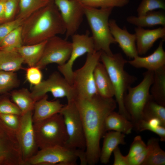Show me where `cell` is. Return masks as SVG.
I'll list each match as a JSON object with an SVG mask.
<instances>
[{"label":"cell","instance_id":"cell-1","mask_svg":"<svg viewBox=\"0 0 165 165\" xmlns=\"http://www.w3.org/2000/svg\"><path fill=\"white\" fill-rule=\"evenodd\" d=\"M75 102L83 124L87 164L95 165L99 160L101 139L106 133V118L116 108V101L112 98H105L97 94L89 98L77 99Z\"/></svg>","mask_w":165,"mask_h":165},{"label":"cell","instance_id":"cell-2","mask_svg":"<svg viewBox=\"0 0 165 165\" xmlns=\"http://www.w3.org/2000/svg\"><path fill=\"white\" fill-rule=\"evenodd\" d=\"M21 28L23 45L45 41L58 35L65 34L66 31L53 0L26 18Z\"/></svg>","mask_w":165,"mask_h":165},{"label":"cell","instance_id":"cell-3","mask_svg":"<svg viewBox=\"0 0 165 165\" xmlns=\"http://www.w3.org/2000/svg\"><path fill=\"white\" fill-rule=\"evenodd\" d=\"M100 61L105 67L113 85L118 113L130 121V116L124 105V97L128 88L137 79V77L125 71L124 67L127 61L120 53L110 56L101 51Z\"/></svg>","mask_w":165,"mask_h":165},{"label":"cell","instance_id":"cell-4","mask_svg":"<svg viewBox=\"0 0 165 165\" xmlns=\"http://www.w3.org/2000/svg\"><path fill=\"white\" fill-rule=\"evenodd\" d=\"M83 8L84 16L91 30L95 50L112 55L110 45L116 43L111 33L108 19L113 8L98 9L85 6Z\"/></svg>","mask_w":165,"mask_h":165},{"label":"cell","instance_id":"cell-5","mask_svg":"<svg viewBox=\"0 0 165 165\" xmlns=\"http://www.w3.org/2000/svg\"><path fill=\"white\" fill-rule=\"evenodd\" d=\"M35 140L39 149L65 146L68 135L63 117L60 113L33 123Z\"/></svg>","mask_w":165,"mask_h":165},{"label":"cell","instance_id":"cell-6","mask_svg":"<svg viewBox=\"0 0 165 165\" xmlns=\"http://www.w3.org/2000/svg\"><path fill=\"white\" fill-rule=\"evenodd\" d=\"M101 53V51L95 50L87 53L84 65L73 71L72 85L75 100L89 98L97 94L94 72L96 65L100 61Z\"/></svg>","mask_w":165,"mask_h":165},{"label":"cell","instance_id":"cell-7","mask_svg":"<svg viewBox=\"0 0 165 165\" xmlns=\"http://www.w3.org/2000/svg\"><path fill=\"white\" fill-rule=\"evenodd\" d=\"M143 76L141 82L135 87H130L124 97V105L133 126L142 119L143 109L151 97L150 89L153 80L154 72L147 71Z\"/></svg>","mask_w":165,"mask_h":165},{"label":"cell","instance_id":"cell-8","mask_svg":"<svg viewBox=\"0 0 165 165\" xmlns=\"http://www.w3.org/2000/svg\"><path fill=\"white\" fill-rule=\"evenodd\" d=\"M62 116L68 135L65 146L85 150L86 140L82 123L75 101H68L59 112Z\"/></svg>","mask_w":165,"mask_h":165},{"label":"cell","instance_id":"cell-9","mask_svg":"<svg viewBox=\"0 0 165 165\" xmlns=\"http://www.w3.org/2000/svg\"><path fill=\"white\" fill-rule=\"evenodd\" d=\"M80 149L57 146L40 149L25 165H75Z\"/></svg>","mask_w":165,"mask_h":165},{"label":"cell","instance_id":"cell-10","mask_svg":"<svg viewBox=\"0 0 165 165\" xmlns=\"http://www.w3.org/2000/svg\"><path fill=\"white\" fill-rule=\"evenodd\" d=\"M49 92L56 98L66 97L68 101L75 100L72 85L56 72L52 73L46 80L34 86L31 92L35 102Z\"/></svg>","mask_w":165,"mask_h":165},{"label":"cell","instance_id":"cell-11","mask_svg":"<svg viewBox=\"0 0 165 165\" xmlns=\"http://www.w3.org/2000/svg\"><path fill=\"white\" fill-rule=\"evenodd\" d=\"M24 165L16 133L0 118V164Z\"/></svg>","mask_w":165,"mask_h":165},{"label":"cell","instance_id":"cell-12","mask_svg":"<svg viewBox=\"0 0 165 165\" xmlns=\"http://www.w3.org/2000/svg\"><path fill=\"white\" fill-rule=\"evenodd\" d=\"M72 50L71 42L57 35L47 40L42 57L37 64L40 69L52 63L61 65L69 59Z\"/></svg>","mask_w":165,"mask_h":165},{"label":"cell","instance_id":"cell-13","mask_svg":"<svg viewBox=\"0 0 165 165\" xmlns=\"http://www.w3.org/2000/svg\"><path fill=\"white\" fill-rule=\"evenodd\" d=\"M33 114V111H30L22 114L19 127L16 133L24 165L39 150L35 135Z\"/></svg>","mask_w":165,"mask_h":165},{"label":"cell","instance_id":"cell-14","mask_svg":"<svg viewBox=\"0 0 165 165\" xmlns=\"http://www.w3.org/2000/svg\"><path fill=\"white\" fill-rule=\"evenodd\" d=\"M72 50L70 57L64 64L58 65V69L63 76L72 85V68L76 59L85 54L95 51L94 41L87 32L85 34H75L72 36Z\"/></svg>","mask_w":165,"mask_h":165},{"label":"cell","instance_id":"cell-15","mask_svg":"<svg viewBox=\"0 0 165 165\" xmlns=\"http://www.w3.org/2000/svg\"><path fill=\"white\" fill-rule=\"evenodd\" d=\"M64 24L65 38L76 33L82 21L83 6L78 0H53Z\"/></svg>","mask_w":165,"mask_h":165},{"label":"cell","instance_id":"cell-16","mask_svg":"<svg viewBox=\"0 0 165 165\" xmlns=\"http://www.w3.org/2000/svg\"><path fill=\"white\" fill-rule=\"evenodd\" d=\"M109 24L112 36L126 56L132 59L138 56L135 34L130 33L125 26L119 27L114 19L109 20Z\"/></svg>","mask_w":165,"mask_h":165},{"label":"cell","instance_id":"cell-17","mask_svg":"<svg viewBox=\"0 0 165 165\" xmlns=\"http://www.w3.org/2000/svg\"><path fill=\"white\" fill-rule=\"evenodd\" d=\"M136 46L138 54H145L160 38L165 40V27L153 29H145L137 27L135 29Z\"/></svg>","mask_w":165,"mask_h":165},{"label":"cell","instance_id":"cell-18","mask_svg":"<svg viewBox=\"0 0 165 165\" xmlns=\"http://www.w3.org/2000/svg\"><path fill=\"white\" fill-rule=\"evenodd\" d=\"M165 40H161L158 46L151 55L145 57L138 56L127 63L136 68H145L154 72L165 65V52L163 45Z\"/></svg>","mask_w":165,"mask_h":165},{"label":"cell","instance_id":"cell-19","mask_svg":"<svg viewBox=\"0 0 165 165\" xmlns=\"http://www.w3.org/2000/svg\"><path fill=\"white\" fill-rule=\"evenodd\" d=\"M48 98L46 94L35 102L32 115L33 123L59 113L64 106L58 100L49 101Z\"/></svg>","mask_w":165,"mask_h":165},{"label":"cell","instance_id":"cell-20","mask_svg":"<svg viewBox=\"0 0 165 165\" xmlns=\"http://www.w3.org/2000/svg\"><path fill=\"white\" fill-rule=\"evenodd\" d=\"M94 76L97 94L105 98H112L115 95L113 86L106 69L102 63L99 62L96 65Z\"/></svg>","mask_w":165,"mask_h":165},{"label":"cell","instance_id":"cell-21","mask_svg":"<svg viewBox=\"0 0 165 165\" xmlns=\"http://www.w3.org/2000/svg\"><path fill=\"white\" fill-rule=\"evenodd\" d=\"M124 134L115 131L105 133L103 136V144L99 156V160L101 163H107L115 149L119 145L125 144Z\"/></svg>","mask_w":165,"mask_h":165},{"label":"cell","instance_id":"cell-22","mask_svg":"<svg viewBox=\"0 0 165 165\" xmlns=\"http://www.w3.org/2000/svg\"><path fill=\"white\" fill-rule=\"evenodd\" d=\"M127 21L137 27H152L157 25L165 27V13L164 10L152 11L144 15L128 17Z\"/></svg>","mask_w":165,"mask_h":165},{"label":"cell","instance_id":"cell-23","mask_svg":"<svg viewBox=\"0 0 165 165\" xmlns=\"http://www.w3.org/2000/svg\"><path fill=\"white\" fill-rule=\"evenodd\" d=\"M134 126L131 122L118 112L114 111L107 117L105 123V130H114L124 134H130Z\"/></svg>","mask_w":165,"mask_h":165},{"label":"cell","instance_id":"cell-24","mask_svg":"<svg viewBox=\"0 0 165 165\" xmlns=\"http://www.w3.org/2000/svg\"><path fill=\"white\" fill-rule=\"evenodd\" d=\"M47 41L39 43L23 45L17 50L22 57L24 63L29 67L35 66L41 59Z\"/></svg>","mask_w":165,"mask_h":165},{"label":"cell","instance_id":"cell-25","mask_svg":"<svg viewBox=\"0 0 165 165\" xmlns=\"http://www.w3.org/2000/svg\"><path fill=\"white\" fill-rule=\"evenodd\" d=\"M150 90L152 98L165 107V65L154 72L153 80Z\"/></svg>","mask_w":165,"mask_h":165},{"label":"cell","instance_id":"cell-26","mask_svg":"<svg viewBox=\"0 0 165 165\" xmlns=\"http://www.w3.org/2000/svg\"><path fill=\"white\" fill-rule=\"evenodd\" d=\"M146 156L141 165H164L165 152L160 148L159 140L152 138L147 145Z\"/></svg>","mask_w":165,"mask_h":165},{"label":"cell","instance_id":"cell-27","mask_svg":"<svg viewBox=\"0 0 165 165\" xmlns=\"http://www.w3.org/2000/svg\"><path fill=\"white\" fill-rule=\"evenodd\" d=\"M23 60L17 50H0V71L15 72L20 69Z\"/></svg>","mask_w":165,"mask_h":165},{"label":"cell","instance_id":"cell-28","mask_svg":"<svg viewBox=\"0 0 165 165\" xmlns=\"http://www.w3.org/2000/svg\"><path fill=\"white\" fill-rule=\"evenodd\" d=\"M51 0H20L15 18L26 19L33 13L48 5Z\"/></svg>","mask_w":165,"mask_h":165},{"label":"cell","instance_id":"cell-29","mask_svg":"<svg viewBox=\"0 0 165 165\" xmlns=\"http://www.w3.org/2000/svg\"><path fill=\"white\" fill-rule=\"evenodd\" d=\"M11 97L14 103L20 109L22 114L34 110L36 102L32 98L31 92L27 89L23 88L13 91Z\"/></svg>","mask_w":165,"mask_h":165},{"label":"cell","instance_id":"cell-30","mask_svg":"<svg viewBox=\"0 0 165 165\" xmlns=\"http://www.w3.org/2000/svg\"><path fill=\"white\" fill-rule=\"evenodd\" d=\"M153 118L159 119L165 127V107L156 102L151 96L143 109L142 119L148 121Z\"/></svg>","mask_w":165,"mask_h":165},{"label":"cell","instance_id":"cell-31","mask_svg":"<svg viewBox=\"0 0 165 165\" xmlns=\"http://www.w3.org/2000/svg\"><path fill=\"white\" fill-rule=\"evenodd\" d=\"M23 45L21 26L6 35L0 42V50H16Z\"/></svg>","mask_w":165,"mask_h":165},{"label":"cell","instance_id":"cell-32","mask_svg":"<svg viewBox=\"0 0 165 165\" xmlns=\"http://www.w3.org/2000/svg\"><path fill=\"white\" fill-rule=\"evenodd\" d=\"M83 6L94 8L121 7L127 5L129 0H78Z\"/></svg>","mask_w":165,"mask_h":165},{"label":"cell","instance_id":"cell-33","mask_svg":"<svg viewBox=\"0 0 165 165\" xmlns=\"http://www.w3.org/2000/svg\"><path fill=\"white\" fill-rule=\"evenodd\" d=\"M18 82L14 72L0 71V93L4 92L15 87Z\"/></svg>","mask_w":165,"mask_h":165},{"label":"cell","instance_id":"cell-34","mask_svg":"<svg viewBox=\"0 0 165 165\" xmlns=\"http://www.w3.org/2000/svg\"><path fill=\"white\" fill-rule=\"evenodd\" d=\"M157 9L165 10V0H142L137 12L138 16H141Z\"/></svg>","mask_w":165,"mask_h":165},{"label":"cell","instance_id":"cell-35","mask_svg":"<svg viewBox=\"0 0 165 165\" xmlns=\"http://www.w3.org/2000/svg\"><path fill=\"white\" fill-rule=\"evenodd\" d=\"M139 132L145 130L151 131L157 134L160 137L161 141H165V127L162 126L155 127L150 124L147 121L141 119L134 125V128Z\"/></svg>","mask_w":165,"mask_h":165},{"label":"cell","instance_id":"cell-36","mask_svg":"<svg viewBox=\"0 0 165 165\" xmlns=\"http://www.w3.org/2000/svg\"><path fill=\"white\" fill-rule=\"evenodd\" d=\"M25 19L15 18L0 24V42L9 33L21 26Z\"/></svg>","mask_w":165,"mask_h":165},{"label":"cell","instance_id":"cell-37","mask_svg":"<svg viewBox=\"0 0 165 165\" xmlns=\"http://www.w3.org/2000/svg\"><path fill=\"white\" fill-rule=\"evenodd\" d=\"M20 0H6L4 8V22L15 18L17 13Z\"/></svg>","mask_w":165,"mask_h":165},{"label":"cell","instance_id":"cell-38","mask_svg":"<svg viewBox=\"0 0 165 165\" xmlns=\"http://www.w3.org/2000/svg\"><path fill=\"white\" fill-rule=\"evenodd\" d=\"M20 116L13 114H0V118L2 122L16 133L19 127Z\"/></svg>","mask_w":165,"mask_h":165},{"label":"cell","instance_id":"cell-39","mask_svg":"<svg viewBox=\"0 0 165 165\" xmlns=\"http://www.w3.org/2000/svg\"><path fill=\"white\" fill-rule=\"evenodd\" d=\"M146 148L147 145L142 140L141 137L137 136L134 138L127 156L129 159L143 152Z\"/></svg>","mask_w":165,"mask_h":165},{"label":"cell","instance_id":"cell-40","mask_svg":"<svg viewBox=\"0 0 165 165\" xmlns=\"http://www.w3.org/2000/svg\"><path fill=\"white\" fill-rule=\"evenodd\" d=\"M42 75L40 69L36 66L30 67L26 70V78L31 85H37L42 81Z\"/></svg>","mask_w":165,"mask_h":165},{"label":"cell","instance_id":"cell-41","mask_svg":"<svg viewBox=\"0 0 165 165\" xmlns=\"http://www.w3.org/2000/svg\"><path fill=\"white\" fill-rule=\"evenodd\" d=\"M0 114H13L21 116L22 113L14 103L9 100L5 99L0 102Z\"/></svg>","mask_w":165,"mask_h":165},{"label":"cell","instance_id":"cell-42","mask_svg":"<svg viewBox=\"0 0 165 165\" xmlns=\"http://www.w3.org/2000/svg\"><path fill=\"white\" fill-rule=\"evenodd\" d=\"M113 165H129V158L127 156H123L118 146L114 150Z\"/></svg>","mask_w":165,"mask_h":165},{"label":"cell","instance_id":"cell-43","mask_svg":"<svg viewBox=\"0 0 165 165\" xmlns=\"http://www.w3.org/2000/svg\"><path fill=\"white\" fill-rule=\"evenodd\" d=\"M146 149L141 152L129 159V165H141L147 154Z\"/></svg>","mask_w":165,"mask_h":165},{"label":"cell","instance_id":"cell-44","mask_svg":"<svg viewBox=\"0 0 165 165\" xmlns=\"http://www.w3.org/2000/svg\"><path fill=\"white\" fill-rule=\"evenodd\" d=\"M6 0H0V20L3 22L5 4Z\"/></svg>","mask_w":165,"mask_h":165},{"label":"cell","instance_id":"cell-45","mask_svg":"<svg viewBox=\"0 0 165 165\" xmlns=\"http://www.w3.org/2000/svg\"><path fill=\"white\" fill-rule=\"evenodd\" d=\"M2 22L1 20H0V24L2 23V22Z\"/></svg>","mask_w":165,"mask_h":165}]
</instances>
